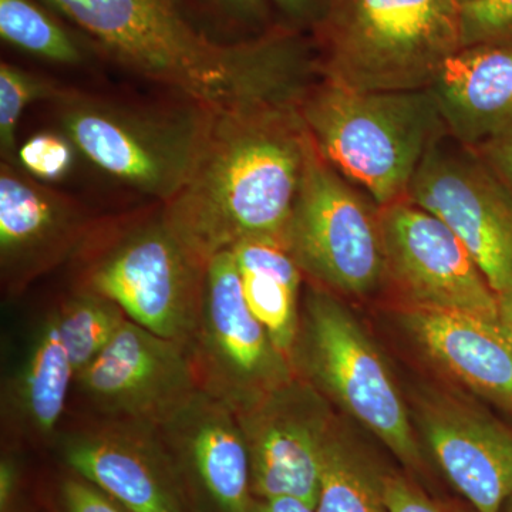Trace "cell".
Here are the masks:
<instances>
[{"label":"cell","instance_id":"obj_1","mask_svg":"<svg viewBox=\"0 0 512 512\" xmlns=\"http://www.w3.org/2000/svg\"><path fill=\"white\" fill-rule=\"evenodd\" d=\"M306 147L298 104L210 113L190 175L161 204L165 221L204 265L247 239L282 242Z\"/></svg>","mask_w":512,"mask_h":512},{"label":"cell","instance_id":"obj_2","mask_svg":"<svg viewBox=\"0 0 512 512\" xmlns=\"http://www.w3.org/2000/svg\"><path fill=\"white\" fill-rule=\"evenodd\" d=\"M298 113L320 156L379 208L409 197L424 157L447 136L429 89L359 92L320 77Z\"/></svg>","mask_w":512,"mask_h":512},{"label":"cell","instance_id":"obj_3","mask_svg":"<svg viewBox=\"0 0 512 512\" xmlns=\"http://www.w3.org/2000/svg\"><path fill=\"white\" fill-rule=\"evenodd\" d=\"M457 0H329L309 33L319 74L359 92L427 89L461 49Z\"/></svg>","mask_w":512,"mask_h":512},{"label":"cell","instance_id":"obj_4","mask_svg":"<svg viewBox=\"0 0 512 512\" xmlns=\"http://www.w3.org/2000/svg\"><path fill=\"white\" fill-rule=\"evenodd\" d=\"M77 289L106 296L127 318L190 349L204 292L207 265L175 237L163 205L116 227H99L80 252Z\"/></svg>","mask_w":512,"mask_h":512},{"label":"cell","instance_id":"obj_5","mask_svg":"<svg viewBox=\"0 0 512 512\" xmlns=\"http://www.w3.org/2000/svg\"><path fill=\"white\" fill-rule=\"evenodd\" d=\"M291 363L320 393L372 431L404 466L421 470L423 453L389 367L338 295L312 282L305 292Z\"/></svg>","mask_w":512,"mask_h":512},{"label":"cell","instance_id":"obj_6","mask_svg":"<svg viewBox=\"0 0 512 512\" xmlns=\"http://www.w3.org/2000/svg\"><path fill=\"white\" fill-rule=\"evenodd\" d=\"M63 134L111 180L165 204L183 187L200 150L210 111L156 113L60 90L50 101Z\"/></svg>","mask_w":512,"mask_h":512},{"label":"cell","instance_id":"obj_7","mask_svg":"<svg viewBox=\"0 0 512 512\" xmlns=\"http://www.w3.org/2000/svg\"><path fill=\"white\" fill-rule=\"evenodd\" d=\"M282 242L303 276L335 295L362 298L386 285L380 208L320 156L309 134Z\"/></svg>","mask_w":512,"mask_h":512},{"label":"cell","instance_id":"obj_8","mask_svg":"<svg viewBox=\"0 0 512 512\" xmlns=\"http://www.w3.org/2000/svg\"><path fill=\"white\" fill-rule=\"evenodd\" d=\"M190 353L200 389L234 412L295 377L249 309L231 251L208 262Z\"/></svg>","mask_w":512,"mask_h":512},{"label":"cell","instance_id":"obj_9","mask_svg":"<svg viewBox=\"0 0 512 512\" xmlns=\"http://www.w3.org/2000/svg\"><path fill=\"white\" fill-rule=\"evenodd\" d=\"M386 285L409 308L498 320L497 293L457 235L409 198L380 208Z\"/></svg>","mask_w":512,"mask_h":512},{"label":"cell","instance_id":"obj_10","mask_svg":"<svg viewBox=\"0 0 512 512\" xmlns=\"http://www.w3.org/2000/svg\"><path fill=\"white\" fill-rule=\"evenodd\" d=\"M407 198L457 235L497 295L512 288V197L476 151L440 138Z\"/></svg>","mask_w":512,"mask_h":512},{"label":"cell","instance_id":"obj_11","mask_svg":"<svg viewBox=\"0 0 512 512\" xmlns=\"http://www.w3.org/2000/svg\"><path fill=\"white\" fill-rule=\"evenodd\" d=\"M74 387L96 420L153 427L200 390L190 349L131 319Z\"/></svg>","mask_w":512,"mask_h":512},{"label":"cell","instance_id":"obj_12","mask_svg":"<svg viewBox=\"0 0 512 512\" xmlns=\"http://www.w3.org/2000/svg\"><path fill=\"white\" fill-rule=\"evenodd\" d=\"M323 399L313 384L295 376L234 412L248 448L254 497L292 495L316 505L333 430Z\"/></svg>","mask_w":512,"mask_h":512},{"label":"cell","instance_id":"obj_13","mask_svg":"<svg viewBox=\"0 0 512 512\" xmlns=\"http://www.w3.org/2000/svg\"><path fill=\"white\" fill-rule=\"evenodd\" d=\"M70 473L86 478L130 512H194L157 427L96 420L60 434Z\"/></svg>","mask_w":512,"mask_h":512},{"label":"cell","instance_id":"obj_14","mask_svg":"<svg viewBox=\"0 0 512 512\" xmlns=\"http://www.w3.org/2000/svg\"><path fill=\"white\" fill-rule=\"evenodd\" d=\"M97 228V221L74 198L2 161L0 274L8 295H19L80 254Z\"/></svg>","mask_w":512,"mask_h":512},{"label":"cell","instance_id":"obj_15","mask_svg":"<svg viewBox=\"0 0 512 512\" xmlns=\"http://www.w3.org/2000/svg\"><path fill=\"white\" fill-rule=\"evenodd\" d=\"M194 512H247L251 466L234 410L197 390L157 427Z\"/></svg>","mask_w":512,"mask_h":512},{"label":"cell","instance_id":"obj_16","mask_svg":"<svg viewBox=\"0 0 512 512\" xmlns=\"http://www.w3.org/2000/svg\"><path fill=\"white\" fill-rule=\"evenodd\" d=\"M111 59L150 82H165L187 69L202 45V32L174 0H46Z\"/></svg>","mask_w":512,"mask_h":512},{"label":"cell","instance_id":"obj_17","mask_svg":"<svg viewBox=\"0 0 512 512\" xmlns=\"http://www.w3.org/2000/svg\"><path fill=\"white\" fill-rule=\"evenodd\" d=\"M419 426L447 480L477 512H501L512 498V431L450 397L427 394Z\"/></svg>","mask_w":512,"mask_h":512},{"label":"cell","instance_id":"obj_18","mask_svg":"<svg viewBox=\"0 0 512 512\" xmlns=\"http://www.w3.org/2000/svg\"><path fill=\"white\" fill-rule=\"evenodd\" d=\"M447 134L480 150L512 134V50L464 47L427 87Z\"/></svg>","mask_w":512,"mask_h":512},{"label":"cell","instance_id":"obj_19","mask_svg":"<svg viewBox=\"0 0 512 512\" xmlns=\"http://www.w3.org/2000/svg\"><path fill=\"white\" fill-rule=\"evenodd\" d=\"M404 318L431 360L512 416V340L500 320L419 308L407 309Z\"/></svg>","mask_w":512,"mask_h":512},{"label":"cell","instance_id":"obj_20","mask_svg":"<svg viewBox=\"0 0 512 512\" xmlns=\"http://www.w3.org/2000/svg\"><path fill=\"white\" fill-rule=\"evenodd\" d=\"M76 373L64 349L56 311L33 332L3 394L6 421L28 439H53L66 412Z\"/></svg>","mask_w":512,"mask_h":512},{"label":"cell","instance_id":"obj_21","mask_svg":"<svg viewBox=\"0 0 512 512\" xmlns=\"http://www.w3.org/2000/svg\"><path fill=\"white\" fill-rule=\"evenodd\" d=\"M249 309L279 352L291 360L301 323L303 276L278 239L255 238L231 249Z\"/></svg>","mask_w":512,"mask_h":512},{"label":"cell","instance_id":"obj_22","mask_svg":"<svg viewBox=\"0 0 512 512\" xmlns=\"http://www.w3.org/2000/svg\"><path fill=\"white\" fill-rule=\"evenodd\" d=\"M382 476L333 427L323 451L316 512H389Z\"/></svg>","mask_w":512,"mask_h":512},{"label":"cell","instance_id":"obj_23","mask_svg":"<svg viewBox=\"0 0 512 512\" xmlns=\"http://www.w3.org/2000/svg\"><path fill=\"white\" fill-rule=\"evenodd\" d=\"M57 326L76 376L110 345L127 315L99 293L77 289L56 309Z\"/></svg>","mask_w":512,"mask_h":512},{"label":"cell","instance_id":"obj_24","mask_svg":"<svg viewBox=\"0 0 512 512\" xmlns=\"http://www.w3.org/2000/svg\"><path fill=\"white\" fill-rule=\"evenodd\" d=\"M0 36L23 52L59 64H79L84 50L32 0H0Z\"/></svg>","mask_w":512,"mask_h":512},{"label":"cell","instance_id":"obj_25","mask_svg":"<svg viewBox=\"0 0 512 512\" xmlns=\"http://www.w3.org/2000/svg\"><path fill=\"white\" fill-rule=\"evenodd\" d=\"M62 87L26 72L18 66L0 64V154L2 161L19 167L18 134L19 121L26 107L35 101H52Z\"/></svg>","mask_w":512,"mask_h":512},{"label":"cell","instance_id":"obj_26","mask_svg":"<svg viewBox=\"0 0 512 512\" xmlns=\"http://www.w3.org/2000/svg\"><path fill=\"white\" fill-rule=\"evenodd\" d=\"M461 49L501 47L512 50V0H470L461 5Z\"/></svg>","mask_w":512,"mask_h":512},{"label":"cell","instance_id":"obj_27","mask_svg":"<svg viewBox=\"0 0 512 512\" xmlns=\"http://www.w3.org/2000/svg\"><path fill=\"white\" fill-rule=\"evenodd\" d=\"M74 150L66 134L43 131L19 147V167L37 181H60L73 168Z\"/></svg>","mask_w":512,"mask_h":512},{"label":"cell","instance_id":"obj_28","mask_svg":"<svg viewBox=\"0 0 512 512\" xmlns=\"http://www.w3.org/2000/svg\"><path fill=\"white\" fill-rule=\"evenodd\" d=\"M59 494L64 512H130L97 485L73 473L63 478Z\"/></svg>","mask_w":512,"mask_h":512},{"label":"cell","instance_id":"obj_29","mask_svg":"<svg viewBox=\"0 0 512 512\" xmlns=\"http://www.w3.org/2000/svg\"><path fill=\"white\" fill-rule=\"evenodd\" d=\"M382 487L389 512H454L400 474H383Z\"/></svg>","mask_w":512,"mask_h":512},{"label":"cell","instance_id":"obj_30","mask_svg":"<svg viewBox=\"0 0 512 512\" xmlns=\"http://www.w3.org/2000/svg\"><path fill=\"white\" fill-rule=\"evenodd\" d=\"M281 13L282 25L311 33L328 8L329 0H271Z\"/></svg>","mask_w":512,"mask_h":512},{"label":"cell","instance_id":"obj_31","mask_svg":"<svg viewBox=\"0 0 512 512\" xmlns=\"http://www.w3.org/2000/svg\"><path fill=\"white\" fill-rule=\"evenodd\" d=\"M474 151L512 197V134Z\"/></svg>","mask_w":512,"mask_h":512},{"label":"cell","instance_id":"obj_32","mask_svg":"<svg viewBox=\"0 0 512 512\" xmlns=\"http://www.w3.org/2000/svg\"><path fill=\"white\" fill-rule=\"evenodd\" d=\"M231 18L264 30L271 28L265 0H211Z\"/></svg>","mask_w":512,"mask_h":512},{"label":"cell","instance_id":"obj_33","mask_svg":"<svg viewBox=\"0 0 512 512\" xmlns=\"http://www.w3.org/2000/svg\"><path fill=\"white\" fill-rule=\"evenodd\" d=\"M19 467L10 456L0 460V512H13L18 503Z\"/></svg>","mask_w":512,"mask_h":512},{"label":"cell","instance_id":"obj_34","mask_svg":"<svg viewBox=\"0 0 512 512\" xmlns=\"http://www.w3.org/2000/svg\"><path fill=\"white\" fill-rule=\"evenodd\" d=\"M247 512H316L315 505L292 495L252 497Z\"/></svg>","mask_w":512,"mask_h":512},{"label":"cell","instance_id":"obj_35","mask_svg":"<svg viewBox=\"0 0 512 512\" xmlns=\"http://www.w3.org/2000/svg\"><path fill=\"white\" fill-rule=\"evenodd\" d=\"M497 299L498 320H500L501 326L512 340V288L497 295Z\"/></svg>","mask_w":512,"mask_h":512},{"label":"cell","instance_id":"obj_36","mask_svg":"<svg viewBox=\"0 0 512 512\" xmlns=\"http://www.w3.org/2000/svg\"><path fill=\"white\" fill-rule=\"evenodd\" d=\"M501 512H512V498H510V500H508L507 503H505L503 511Z\"/></svg>","mask_w":512,"mask_h":512},{"label":"cell","instance_id":"obj_37","mask_svg":"<svg viewBox=\"0 0 512 512\" xmlns=\"http://www.w3.org/2000/svg\"><path fill=\"white\" fill-rule=\"evenodd\" d=\"M460 5H464V3L470 2V0H457Z\"/></svg>","mask_w":512,"mask_h":512}]
</instances>
